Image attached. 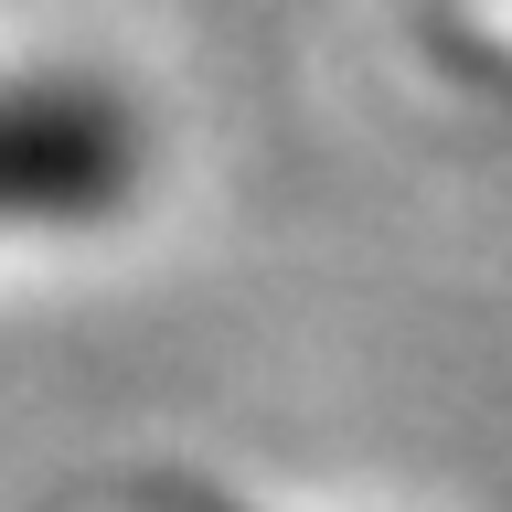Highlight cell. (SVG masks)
Segmentation results:
<instances>
[{"label":"cell","mask_w":512,"mask_h":512,"mask_svg":"<svg viewBox=\"0 0 512 512\" xmlns=\"http://www.w3.org/2000/svg\"><path fill=\"white\" fill-rule=\"evenodd\" d=\"M118 182V128L75 96H11L0 107V214H64Z\"/></svg>","instance_id":"6da1fadb"}]
</instances>
